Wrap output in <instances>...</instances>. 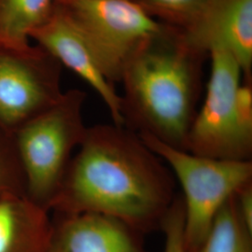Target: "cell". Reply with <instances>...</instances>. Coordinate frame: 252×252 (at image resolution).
<instances>
[{"mask_svg": "<svg viewBox=\"0 0 252 252\" xmlns=\"http://www.w3.org/2000/svg\"><path fill=\"white\" fill-rule=\"evenodd\" d=\"M27 195L26 179L12 134L0 128V199Z\"/></svg>", "mask_w": 252, "mask_h": 252, "instance_id": "obj_14", "label": "cell"}, {"mask_svg": "<svg viewBox=\"0 0 252 252\" xmlns=\"http://www.w3.org/2000/svg\"><path fill=\"white\" fill-rule=\"evenodd\" d=\"M85 98L81 90L63 93L53 106L12 134L25 174L27 196L49 211L73 152L87 130L82 118Z\"/></svg>", "mask_w": 252, "mask_h": 252, "instance_id": "obj_3", "label": "cell"}, {"mask_svg": "<svg viewBox=\"0 0 252 252\" xmlns=\"http://www.w3.org/2000/svg\"><path fill=\"white\" fill-rule=\"evenodd\" d=\"M185 207L182 196L177 194L162 220L160 230L164 235L163 252H186L184 240Z\"/></svg>", "mask_w": 252, "mask_h": 252, "instance_id": "obj_16", "label": "cell"}, {"mask_svg": "<svg viewBox=\"0 0 252 252\" xmlns=\"http://www.w3.org/2000/svg\"><path fill=\"white\" fill-rule=\"evenodd\" d=\"M56 0H0V51L32 54L28 39L53 15Z\"/></svg>", "mask_w": 252, "mask_h": 252, "instance_id": "obj_12", "label": "cell"}, {"mask_svg": "<svg viewBox=\"0 0 252 252\" xmlns=\"http://www.w3.org/2000/svg\"><path fill=\"white\" fill-rule=\"evenodd\" d=\"M235 120L239 138L252 153V87L251 82L241 83L235 99Z\"/></svg>", "mask_w": 252, "mask_h": 252, "instance_id": "obj_17", "label": "cell"}, {"mask_svg": "<svg viewBox=\"0 0 252 252\" xmlns=\"http://www.w3.org/2000/svg\"><path fill=\"white\" fill-rule=\"evenodd\" d=\"M50 211L113 217L143 234L161 228L177 196L162 159L126 126L87 127Z\"/></svg>", "mask_w": 252, "mask_h": 252, "instance_id": "obj_1", "label": "cell"}, {"mask_svg": "<svg viewBox=\"0 0 252 252\" xmlns=\"http://www.w3.org/2000/svg\"><path fill=\"white\" fill-rule=\"evenodd\" d=\"M205 101L186 140L185 151L214 159L252 161L242 144L235 120V99L243 72L232 54L212 51Z\"/></svg>", "mask_w": 252, "mask_h": 252, "instance_id": "obj_6", "label": "cell"}, {"mask_svg": "<svg viewBox=\"0 0 252 252\" xmlns=\"http://www.w3.org/2000/svg\"><path fill=\"white\" fill-rule=\"evenodd\" d=\"M237 214L244 225L252 233V181L245 184L234 195Z\"/></svg>", "mask_w": 252, "mask_h": 252, "instance_id": "obj_18", "label": "cell"}, {"mask_svg": "<svg viewBox=\"0 0 252 252\" xmlns=\"http://www.w3.org/2000/svg\"><path fill=\"white\" fill-rule=\"evenodd\" d=\"M234 195L218 212L203 242L186 252H252V233L237 214Z\"/></svg>", "mask_w": 252, "mask_h": 252, "instance_id": "obj_13", "label": "cell"}, {"mask_svg": "<svg viewBox=\"0 0 252 252\" xmlns=\"http://www.w3.org/2000/svg\"><path fill=\"white\" fill-rule=\"evenodd\" d=\"M49 252H150L144 234L113 217L55 213Z\"/></svg>", "mask_w": 252, "mask_h": 252, "instance_id": "obj_10", "label": "cell"}, {"mask_svg": "<svg viewBox=\"0 0 252 252\" xmlns=\"http://www.w3.org/2000/svg\"><path fill=\"white\" fill-rule=\"evenodd\" d=\"M138 135L180 182L185 207V250L190 252L203 242L226 201L252 181V162L208 158L173 148L150 135Z\"/></svg>", "mask_w": 252, "mask_h": 252, "instance_id": "obj_4", "label": "cell"}, {"mask_svg": "<svg viewBox=\"0 0 252 252\" xmlns=\"http://www.w3.org/2000/svg\"><path fill=\"white\" fill-rule=\"evenodd\" d=\"M167 27L140 47L122 74L125 126L185 151L197 113L201 54Z\"/></svg>", "mask_w": 252, "mask_h": 252, "instance_id": "obj_2", "label": "cell"}, {"mask_svg": "<svg viewBox=\"0 0 252 252\" xmlns=\"http://www.w3.org/2000/svg\"><path fill=\"white\" fill-rule=\"evenodd\" d=\"M31 38L98 94L108 108L113 125L125 126L122 96L105 77L90 45L64 13L55 6L53 15L32 33Z\"/></svg>", "mask_w": 252, "mask_h": 252, "instance_id": "obj_9", "label": "cell"}, {"mask_svg": "<svg viewBox=\"0 0 252 252\" xmlns=\"http://www.w3.org/2000/svg\"><path fill=\"white\" fill-rule=\"evenodd\" d=\"M154 18L157 16L173 26L190 27L207 8L209 0H134Z\"/></svg>", "mask_w": 252, "mask_h": 252, "instance_id": "obj_15", "label": "cell"}, {"mask_svg": "<svg viewBox=\"0 0 252 252\" xmlns=\"http://www.w3.org/2000/svg\"><path fill=\"white\" fill-rule=\"evenodd\" d=\"M56 7L85 38L112 84L135 52L168 27L134 0H56Z\"/></svg>", "mask_w": 252, "mask_h": 252, "instance_id": "obj_5", "label": "cell"}, {"mask_svg": "<svg viewBox=\"0 0 252 252\" xmlns=\"http://www.w3.org/2000/svg\"><path fill=\"white\" fill-rule=\"evenodd\" d=\"M49 212L27 195L0 199V252H49Z\"/></svg>", "mask_w": 252, "mask_h": 252, "instance_id": "obj_11", "label": "cell"}, {"mask_svg": "<svg viewBox=\"0 0 252 252\" xmlns=\"http://www.w3.org/2000/svg\"><path fill=\"white\" fill-rule=\"evenodd\" d=\"M180 35L197 54L224 51L232 54L249 81L252 67V0H209L200 17Z\"/></svg>", "mask_w": 252, "mask_h": 252, "instance_id": "obj_8", "label": "cell"}, {"mask_svg": "<svg viewBox=\"0 0 252 252\" xmlns=\"http://www.w3.org/2000/svg\"><path fill=\"white\" fill-rule=\"evenodd\" d=\"M59 62L0 53V128L13 134L62 96Z\"/></svg>", "mask_w": 252, "mask_h": 252, "instance_id": "obj_7", "label": "cell"}]
</instances>
